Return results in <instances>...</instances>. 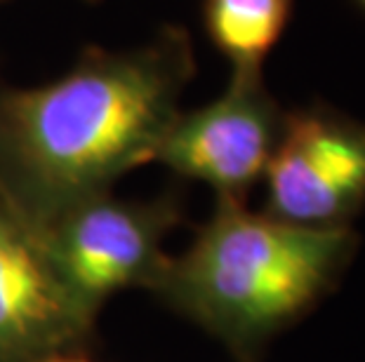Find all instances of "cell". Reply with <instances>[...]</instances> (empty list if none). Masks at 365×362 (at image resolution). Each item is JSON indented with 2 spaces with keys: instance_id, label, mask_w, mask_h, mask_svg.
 <instances>
[{
  "instance_id": "7a4b0ae2",
  "label": "cell",
  "mask_w": 365,
  "mask_h": 362,
  "mask_svg": "<svg viewBox=\"0 0 365 362\" xmlns=\"http://www.w3.org/2000/svg\"><path fill=\"white\" fill-rule=\"evenodd\" d=\"M359 250L349 226H302L220 198L168 289L191 318L247 351L321 302Z\"/></svg>"
},
{
  "instance_id": "52a82bcc",
  "label": "cell",
  "mask_w": 365,
  "mask_h": 362,
  "mask_svg": "<svg viewBox=\"0 0 365 362\" xmlns=\"http://www.w3.org/2000/svg\"><path fill=\"white\" fill-rule=\"evenodd\" d=\"M292 17V0H205V28L234 68H262Z\"/></svg>"
},
{
  "instance_id": "3957f363",
  "label": "cell",
  "mask_w": 365,
  "mask_h": 362,
  "mask_svg": "<svg viewBox=\"0 0 365 362\" xmlns=\"http://www.w3.org/2000/svg\"><path fill=\"white\" fill-rule=\"evenodd\" d=\"M264 176L271 217L349 226L365 207V122L323 106L285 115Z\"/></svg>"
},
{
  "instance_id": "6da1fadb",
  "label": "cell",
  "mask_w": 365,
  "mask_h": 362,
  "mask_svg": "<svg viewBox=\"0 0 365 362\" xmlns=\"http://www.w3.org/2000/svg\"><path fill=\"white\" fill-rule=\"evenodd\" d=\"M191 48L168 31L130 52H95L48 85L0 99V156L38 217L59 214L156 160L191 78Z\"/></svg>"
},
{
  "instance_id": "ba28073f",
  "label": "cell",
  "mask_w": 365,
  "mask_h": 362,
  "mask_svg": "<svg viewBox=\"0 0 365 362\" xmlns=\"http://www.w3.org/2000/svg\"><path fill=\"white\" fill-rule=\"evenodd\" d=\"M43 362H90V360H83V358H61V356H52V358H45Z\"/></svg>"
},
{
  "instance_id": "277c9868",
  "label": "cell",
  "mask_w": 365,
  "mask_h": 362,
  "mask_svg": "<svg viewBox=\"0 0 365 362\" xmlns=\"http://www.w3.org/2000/svg\"><path fill=\"white\" fill-rule=\"evenodd\" d=\"M283 118L264 87L262 68H234L215 102L177 115L156 160L212 186L220 198L240 200L267 172Z\"/></svg>"
},
{
  "instance_id": "8992f818",
  "label": "cell",
  "mask_w": 365,
  "mask_h": 362,
  "mask_svg": "<svg viewBox=\"0 0 365 362\" xmlns=\"http://www.w3.org/2000/svg\"><path fill=\"white\" fill-rule=\"evenodd\" d=\"M78 318L43 247L0 214V356L41 351Z\"/></svg>"
},
{
  "instance_id": "9c48e42d",
  "label": "cell",
  "mask_w": 365,
  "mask_h": 362,
  "mask_svg": "<svg viewBox=\"0 0 365 362\" xmlns=\"http://www.w3.org/2000/svg\"><path fill=\"white\" fill-rule=\"evenodd\" d=\"M359 5L363 7V10H365V0H359Z\"/></svg>"
},
{
  "instance_id": "5b68a950",
  "label": "cell",
  "mask_w": 365,
  "mask_h": 362,
  "mask_svg": "<svg viewBox=\"0 0 365 362\" xmlns=\"http://www.w3.org/2000/svg\"><path fill=\"white\" fill-rule=\"evenodd\" d=\"M168 214L106 196L85 200L54 219L45 243L54 275L78 315L158 268Z\"/></svg>"
}]
</instances>
